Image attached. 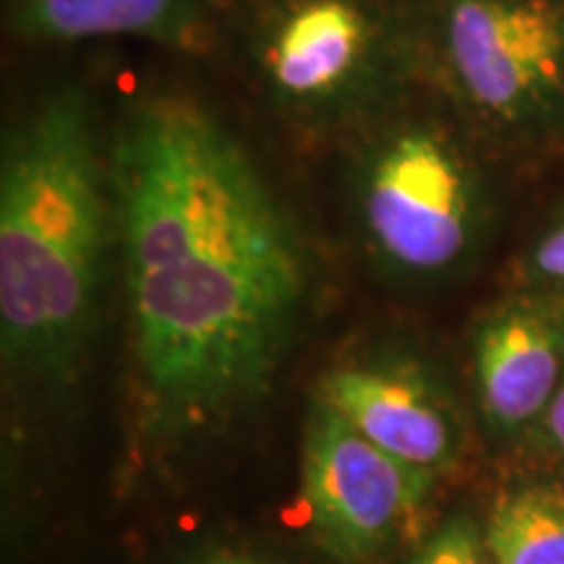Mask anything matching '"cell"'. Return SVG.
<instances>
[{
    "mask_svg": "<svg viewBox=\"0 0 564 564\" xmlns=\"http://www.w3.org/2000/svg\"><path fill=\"white\" fill-rule=\"evenodd\" d=\"M141 382L199 429L270 387L299 319L301 246L241 147L196 105H144L118 150Z\"/></svg>",
    "mask_w": 564,
    "mask_h": 564,
    "instance_id": "6da1fadb",
    "label": "cell"
},
{
    "mask_svg": "<svg viewBox=\"0 0 564 564\" xmlns=\"http://www.w3.org/2000/svg\"><path fill=\"white\" fill-rule=\"evenodd\" d=\"M102 188L84 105L61 95L13 131L0 175V337L17 369H70L89 333Z\"/></svg>",
    "mask_w": 564,
    "mask_h": 564,
    "instance_id": "7a4b0ae2",
    "label": "cell"
},
{
    "mask_svg": "<svg viewBox=\"0 0 564 564\" xmlns=\"http://www.w3.org/2000/svg\"><path fill=\"white\" fill-rule=\"evenodd\" d=\"M432 474L408 468L319 403L303 436L301 499L308 531L340 564H366L413 528Z\"/></svg>",
    "mask_w": 564,
    "mask_h": 564,
    "instance_id": "3957f363",
    "label": "cell"
},
{
    "mask_svg": "<svg viewBox=\"0 0 564 564\" xmlns=\"http://www.w3.org/2000/svg\"><path fill=\"white\" fill-rule=\"evenodd\" d=\"M442 53L463 95L502 123L564 102V9L552 0H447Z\"/></svg>",
    "mask_w": 564,
    "mask_h": 564,
    "instance_id": "277c9868",
    "label": "cell"
},
{
    "mask_svg": "<svg viewBox=\"0 0 564 564\" xmlns=\"http://www.w3.org/2000/svg\"><path fill=\"white\" fill-rule=\"evenodd\" d=\"M476 196L453 144L426 126L379 144L364 178V220L373 246L405 272L455 264L474 232Z\"/></svg>",
    "mask_w": 564,
    "mask_h": 564,
    "instance_id": "5b68a950",
    "label": "cell"
},
{
    "mask_svg": "<svg viewBox=\"0 0 564 564\" xmlns=\"http://www.w3.org/2000/svg\"><path fill=\"white\" fill-rule=\"evenodd\" d=\"M390 47L371 0H285L259 37V66L288 108L324 112L366 95Z\"/></svg>",
    "mask_w": 564,
    "mask_h": 564,
    "instance_id": "8992f818",
    "label": "cell"
},
{
    "mask_svg": "<svg viewBox=\"0 0 564 564\" xmlns=\"http://www.w3.org/2000/svg\"><path fill=\"white\" fill-rule=\"evenodd\" d=\"M319 403L408 468L436 474L455 455L442 400L405 366H343L319 384Z\"/></svg>",
    "mask_w": 564,
    "mask_h": 564,
    "instance_id": "52a82bcc",
    "label": "cell"
},
{
    "mask_svg": "<svg viewBox=\"0 0 564 564\" xmlns=\"http://www.w3.org/2000/svg\"><path fill=\"white\" fill-rule=\"evenodd\" d=\"M564 327L552 308L518 301L484 322L476 337V379L494 426H525L546 413L562 384Z\"/></svg>",
    "mask_w": 564,
    "mask_h": 564,
    "instance_id": "ba28073f",
    "label": "cell"
},
{
    "mask_svg": "<svg viewBox=\"0 0 564 564\" xmlns=\"http://www.w3.org/2000/svg\"><path fill=\"white\" fill-rule=\"evenodd\" d=\"M19 19L30 34L58 42L139 37L181 45L196 30L199 0H19Z\"/></svg>",
    "mask_w": 564,
    "mask_h": 564,
    "instance_id": "9c48e42d",
    "label": "cell"
},
{
    "mask_svg": "<svg viewBox=\"0 0 564 564\" xmlns=\"http://www.w3.org/2000/svg\"><path fill=\"white\" fill-rule=\"evenodd\" d=\"M484 533L499 564H564V486L533 484L507 494Z\"/></svg>",
    "mask_w": 564,
    "mask_h": 564,
    "instance_id": "30bf717a",
    "label": "cell"
},
{
    "mask_svg": "<svg viewBox=\"0 0 564 564\" xmlns=\"http://www.w3.org/2000/svg\"><path fill=\"white\" fill-rule=\"evenodd\" d=\"M408 564H499L484 528L468 518H453L429 535Z\"/></svg>",
    "mask_w": 564,
    "mask_h": 564,
    "instance_id": "8fae6325",
    "label": "cell"
},
{
    "mask_svg": "<svg viewBox=\"0 0 564 564\" xmlns=\"http://www.w3.org/2000/svg\"><path fill=\"white\" fill-rule=\"evenodd\" d=\"M533 267L541 278L564 282V217L535 246Z\"/></svg>",
    "mask_w": 564,
    "mask_h": 564,
    "instance_id": "7c38bea8",
    "label": "cell"
},
{
    "mask_svg": "<svg viewBox=\"0 0 564 564\" xmlns=\"http://www.w3.org/2000/svg\"><path fill=\"white\" fill-rule=\"evenodd\" d=\"M541 421H544V434L549 444H552L556 453L564 455V382L556 390L552 403H549L546 413L541 415Z\"/></svg>",
    "mask_w": 564,
    "mask_h": 564,
    "instance_id": "4fadbf2b",
    "label": "cell"
},
{
    "mask_svg": "<svg viewBox=\"0 0 564 564\" xmlns=\"http://www.w3.org/2000/svg\"><path fill=\"white\" fill-rule=\"evenodd\" d=\"M194 564H270L262 556L243 552V549H212V552L202 554Z\"/></svg>",
    "mask_w": 564,
    "mask_h": 564,
    "instance_id": "5bb4252c",
    "label": "cell"
}]
</instances>
